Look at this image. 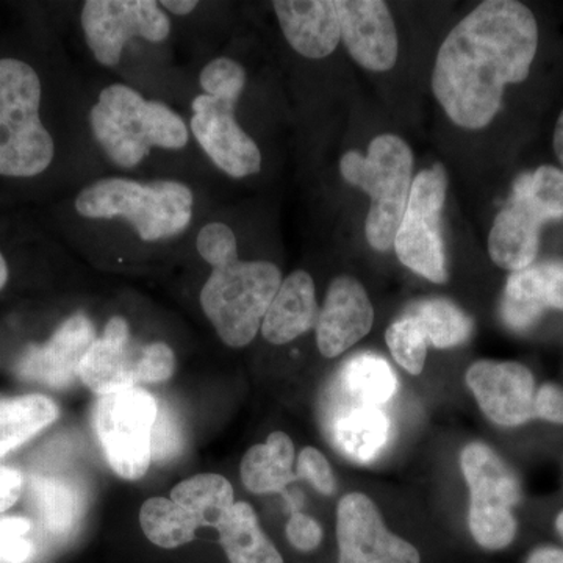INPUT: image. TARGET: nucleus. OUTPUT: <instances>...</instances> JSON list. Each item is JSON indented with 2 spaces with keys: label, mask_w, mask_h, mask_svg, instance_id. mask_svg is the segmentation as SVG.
<instances>
[{
  "label": "nucleus",
  "mask_w": 563,
  "mask_h": 563,
  "mask_svg": "<svg viewBox=\"0 0 563 563\" xmlns=\"http://www.w3.org/2000/svg\"><path fill=\"white\" fill-rule=\"evenodd\" d=\"M539 49V25L517 0H485L448 33L432 74V91L455 125L487 128L507 85L529 77Z\"/></svg>",
  "instance_id": "obj_1"
},
{
  "label": "nucleus",
  "mask_w": 563,
  "mask_h": 563,
  "mask_svg": "<svg viewBox=\"0 0 563 563\" xmlns=\"http://www.w3.org/2000/svg\"><path fill=\"white\" fill-rule=\"evenodd\" d=\"M92 135L114 165L131 169L152 147L179 151L187 146V124L166 103L146 101L128 85L103 88L90 111Z\"/></svg>",
  "instance_id": "obj_2"
},
{
  "label": "nucleus",
  "mask_w": 563,
  "mask_h": 563,
  "mask_svg": "<svg viewBox=\"0 0 563 563\" xmlns=\"http://www.w3.org/2000/svg\"><path fill=\"white\" fill-rule=\"evenodd\" d=\"M195 196L176 180L139 181L110 177L88 185L76 199V210L88 220L131 222L143 242L180 235L190 225Z\"/></svg>",
  "instance_id": "obj_3"
},
{
  "label": "nucleus",
  "mask_w": 563,
  "mask_h": 563,
  "mask_svg": "<svg viewBox=\"0 0 563 563\" xmlns=\"http://www.w3.org/2000/svg\"><path fill=\"white\" fill-rule=\"evenodd\" d=\"M340 173L347 184L372 198L365 222L369 246L390 251L412 191L413 154L409 144L393 133H384L372 141L368 154L346 152Z\"/></svg>",
  "instance_id": "obj_4"
},
{
  "label": "nucleus",
  "mask_w": 563,
  "mask_h": 563,
  "mask_svg": "<svg viewBox=\"0 0 563 563\" xmlns=\"http://www.w3.org/2000/svg\"><path fill=\"white\" fill-rule=\"evenodd\" d=\"M40 106L36 70L18 58H0V176L35 177L54 161V139L41 122Z\"/></svg>",
  "instance_id": "obj_5"
},
{
  "label": "nucleus",
  "mask_w": 563,
  "mask_h": 563,
  "mask_svg": "<svg viewBox=\"0 0 563 563\" xmlns=\"http://www.w3.org/2000/svg\"><path fill=\"white\" fill-rule=\"evenodd\" d=\"M563 218V172L540 166L515 180L512 196L499 211L488 235V252L499 268H529L539 254L543 224Z\"/></svg>",
  "instance_id": "obj_6"
},
{
  "label": "nucleus",
  "mask_w": 563,
  "mask_h": 563,
  "mask_svg": "<svg viewBox=\"0 0 563 563\" xmlns=\"http://www.w3.org/2000/svg\"><path fill=\"white\" fill-rule=\"evenodd\" d=\"M282 273L272 262L235 261L213 268L199 301L222 342L247 346L279 290Z\"/></svg>",
  "instance_id": "obj_7"
},
{
  "label": "nucleus",
  "mask_w": 563,
  "mask_h": 563,
  "mask_svg": "<svg viewBox=\"0 0 563 563\" xmlns=\"http://www.w3.org/2000/svg\"><path fill=\"white\" fill-rule=\"evenodd\" d=\"M461 466L472 492L468 525L473 539L484 550H504L518 531L514 507L520 504L523 492L517 474L483 443L465 446Z\"/></svg>",
  "instance_id": "obj_8"
},
{
  "label": "nucleus",
  "mask_w": 563,
  "mask_h": 563,
  "mask_svg": "<svg viewBox=\"0 0 563 563\" xmlns=\"http://www.w3.org/2000/svg\"><path fill=\"white\" fill-rule=\"evenodd\" d=\"M446 191L448 174L442 163H435L432 168L418 174L393 244L404 266L435 284L448 280L446 254L440 228Z\"/></svg>",
  "instance_id": "obj_9"
},
{
  "label": "nucleus",
  "mask_w": 563,
  "mask_h": 563,
  "mask_svg": "<svg viewBox=\"0 0 563 563\" xmlns=\"http://www.w3.org/2000/svg\"><path fill=\"white\" fill-rule=\"evenodd\" d=\"M157 407L154 396L139 387L101 396L96 404V433L118 476L136 481L150 470Z\"/></svg>",
  "instance_id": "obj_10"
},
{
  "label": "nucleus",
  "mask_w": 563,
  "mask_h": 563,
  "mask_svg": "<svg viewBox=\"0 0 563 563\" xmlns=\"http://www.w3.org/2000/svg\"><path fill=\"white\" fill-rule=\"evenodd\" d=\"M81 29L96 62L113 68L129 40L163 43L172 33V21L154 0H88Z\"/></svg>",
  "instance_id": "obj_11"
},
{
  "label": "nucleus",
  "mask_w": 563,
  "mask_h": 563,
  "mask_svg": "<svg viewBox=\"0 0 563 563\" xmlns=\"http://www.w3.org/2000/svg\"><path fill=\"white\" fill-rule=\"evenodd\" d=\"M339 563H421L412 543L388 531L376 504L363 493L343 496L336 507Z\"/></svg>",
  "instance_id": "obj_12"
},
{
  "label": "nucleus",
  "mask_w": 563,
  "mask_h": 563,
  "mask_svg": "<svg viewBox=\"0 0 563 563\" xmlns=\"http://www.w3.org/2000/svg\"><path fill=\"white\" fill-rule=\"evenodd\" d=\"M236 98L198 96L191 106V132L222 173L243 179L261 172L262 152L236 122Z\"/></svg>",
  "instance_id": "obj_13"
},
{
  "label": "nucleus",
  "mask_w": 563,
  "mask_h": 563,
  "mask_svg": "<svg viewBox=\"0 0 563 563\" xmlns=\"http://www.w3.org/2000/svg\"><path fill=\"white\" fill-rule=\"evenodd\" d=\"M466 385L488 420L503 428H518L533 420L536 379L518 362L481 361L466 372Z\"/></svg>",
  "instance_id": "obj_14"
},
{
  "label": "nucleus",
  "mask_w": 563,
  "mask_h": 563,
  "mask_svg": "<svg viewBox=\"0 0 563 563\" xmlns=\"http://www.w3.org/2000/svg\"><path fill=\"white\" fill-rule=\"evenodd\" d=\"M340 33L351 57L362 68L385 73L398 60V32L387 3L380 0H336Z\"/></svg>",
  "instance_id": "obj_15"
},
{
  "label": "nucleus",
  "mask_w": 563,
  "mask_h": 563,
  "mask_svg": "<svg viewBox=\"0 0 563 563\" xmlns=\"http://www.w3.org/2000/svg\"><path fill=\"white\" fill-rule=\"evenodd\" d=\"M92 322L74 314L63 322L49 342L31 346L16 365L18 376L52 388H65L79 377L80 365L96 342Z\"/></svg>",
  "instance_id": "obj_16"
},
{
  "label": "nucleus",
  "mask_w": 563,
  "mask_h": 563,
  "mask_svg": "<svg viewBox=\"0 0 563 563\" xmlns=\"http://www.w3.org/2000/svg\"><path fill=\"white\" fill-rule=\"evenodd\" d=\"M373 322V303L361 282L350 276L336 277L317 321L321 354L328 358L339 357L368 335Z\"/></svg>",
  "instance_id": "obj_17"
},
{
  "label": "nucleus",
  "mask_w": 563,
  "mask_h": 563,
  "mask_svg": "<svg viewBox=\"0 0 563 563\" xmlns=\"http://www.w3.org/2000/svg\"><path fill=\"white\" fill-rule=\"evenodd\" d=\"M548 309L563 312V261L543 262L510 274L501 301L506 325L512 331H528Z\"/></svg>",
  "instance_id": "obj_18"
},
{
  "label": "nucleus",
  "mask_w": 563,
  "mask_h": 563,
  "mask_svg": "<svg viewBox=\"0 0 563 563\" xmlns=\"http://www.w3.org/2000/svg\"><path fill=\"white\" fill-rule=\"evenodd\" d=\"M141 350L132 346L128 321L113 317L80 365L79 377L99 396L136 387V362Z\"/></svg>",
  "instance_id": "obj_19"
},
{
  "label": "nucleus",
  "mask_w": 563,
  "mask_h": 563,
  "mask_svg": "<svg viewBox=\"0 0 563 563\" xmlns=\"http://www.w3.org/2000/svg\"><path fill=\"white\" fill-rule=\"evenodd\" d=\"M273 7L285 40L302 57L320 60L339 46L336 0H277Z\"/></svg>",
  "instance_id": "obj_20"
},
{
  "label": "nucleus",
  "mask_w": 563,
  "mask_h": 563,
  "mask_svg": "<svg viewBox=\"0 0 563 563\" xmlns=\"http://www.w3.org/2000/svg\"><path fill=\"white\" fill-rule=\"evenodd\" d=\"M331 435L344 457L369 463L390 442V417L380 406L339 399V406L332 413Z\"/></svg>",
  "instance_id": "obj_21"
},
{
  "label": "nucleus",
  "mask_w": 563,
  "mask_h": 563,
  "mask_svg": "<svg viewBox=\"0 0 563 563\" xmlns=\"http://www.w3.org/2000/svg\"><path fill=\"white\" fill-rule=\"evenodd\" d=\"M317 291L312 276L298 269L282 280L272 306L262 322L263 339L272 344H287L317 325Z\"/></svg>",
  "instance_id": "obj_22"
},
{
  "label": "nucleus",
  "mask_w": 563,
  "mask_h": 563,
  "mask_svg": "<svg viewBox=\"0 0 563 563\" xmlns=\"http://www.w3.org/2000/svg\"><path fill=\"white\" fill-rule=\"evenodd\" d=\"M295 446L284 432H273L266 443L255 444L244 454L240 473L244 487L252 493H276L284 490L295 479L292 474Z\"/></svg>",
  "instance_id": "obj_23"
},
{
  "label": "nucleus",
  "mask_w": 563,
  "mask_h": 563,
  "mask_svg": "<svg viewBox=\"0 0 563 563\" xmlns=\"http://www.w3.org/2000/svg\"><path fill=\"white\" fill-rule=\"evenodd\" d=\"M217 531L231 563H284L247 503L233 504L231 512Z\"/></svg>",
  "instance_id": "obj_24"
},
{
  "label": "nucleus",
  "mask_w": 563,
  "mask_h": 563,
  "mask_svg": "<svg viewBox=\"0 0 563 563\" xmlns=\"http://www.w3.org/2000/svg\"><path fill=\"white\" fill-rule=\"evenodd\" d=\"M336 387L340 399L383 406L398 391V377L384 357L365 352L344 363Z\"/></svg>",
  "instance_id": "obj_25"
},
{
  "label": "nucleus",
  "mask_w": 563,
  "mask_h": 563,
  "mask_svg": "<svg viewBox=\"0 0 563 563\" xmlns=\"http://www.w3.org/2000/svg\"><path fill=\"white\" fill-rule=\"evenodd\" d=\"M173 501L198 521L199 528H220L233 507V488L220 474L203 473L174 488Z\"/></svg>",
  "instance_id": "obj_26"
},
{
  "label": "nucleus",
  "mask_w": 563,
  "mask_h": 563,
  "mask_svg": "<svg viewBox=\"0 0 563 563\" xmlns=\"http://www.w3.org/2000/svg\"><path fill=\"white\" fill-rule=\"evenodd\" d=\"M57 418V404L43 395L0 401V457L16 450Z\"/></svg>",
  "instance_id": "obj_27"
},
{
  "label": "nucleus",
  "mask_w": 563,
  "mask_h": 563,
  "mask_svg": "<svg viewBox=\"0 0 563 563\" xmlns=\"http://www.w3.org/2000/svg\"><path fill=\"white\" fill-rule=\"evenodd\" d=\"M140 525L144 536L165 550H174L190 543L199 529L198 521L190 512L173 499L162 496L147 499L141 506Z\"/></svg>",
  "instance_id": "obj_28"
},
{
  "label": "nucleus",
  "mask_w": 563,
  "mask_h": 563,
  "mask_svg": "<svg viewBox=\"0 0 563 563\" xmlns=\"http://www.w3.org/2000/svg\"><path fill=\"white\" fill-rule=\"evenodd\" d=\"M420 324L428 342L439 350L459 346L473 332V321L448 299H428L407 312Z\"/></svg>",
  "instance_id": "obj_29"
},
{
  "label": "nucleus",
  "mask_w": 563,
  "mask_h": 563,
  "mask_svg": "<svg viewBox=\"0 0 563 563\" xmlns=\"http://www.w3.org/2000/svg\"><path fill=\"white\" fill-rule=\"evenodd\" d=\"M33 498L44 528L54 536H65L76 525L80 512L79 496L70 485L51 477L32 481Z\"/></svg>",
  "instance_id": "obj_30"
},
{
  "label": "nucleus",
  "mask_w": 563,
  "mask_h": 563,
  "mask_svg": "<svg viewBox=\"0 0 563 563\" xmlns=\"http://www.w3.org/2000/svg\"><path fill=\"white\" fill-rule=\"evenodd\" d=\"M385 340L393 357L407 373L417 376L422 372L429 342L420 324L412 317L406 314L401 320L393 322L385 333Z\"/></svg>",
  "instance_id": "obj_31"
},
{
  "label": "nucleus",
  "mask_w": 563,
  "mask_h": 563,
  "mask_svg": "<svg viewBox=\"0 0 563 563\" xmlns=\"http://www.w3.org/2000/svg\"><path fill=\"white\" fill-rule=\"evenodd\" d=\"M199 85L206 95L214 98L240 99L246 85V70L232 58H214L202 69Z\"/></svg>",
  "instance_id": "obj_32"
},
{
  "label": "nucleus",
  "mask_w": 563,
  "mask_h": 563,
  "mask_svg": "<svg viewBox=\"0 0 563 563\" xmlns=\"http://www.w3.org/2000/svg\"><path fill=\"white\" fill-rule=\"evenodd\" d=\"M199 255L211 268H221L239 261V243L235 232L224 222H209L203 225L196 240Z\"/></svg>",
  "instance_id": "obj_33"
},
{
  "label": "nucleus",
  "mask_w": 563,
  "mask_h": 563,
  "mask_svg": "<svg viewBox=\"0 0 563 563\" xmlns=\"http://www.w3.org/2000/svg\"><path fill=\"white\" fill-rule=\"evenodd\" d=\"M184 450V437H181L179 422L166 404H158L157 418L151 437L152 461L168 462Z\"/></svg>",
  "instance_id": "obj_34"
},
{
  "label": "nucleus",
  "mask_w": 563,
  "mask_h": 563,
  "mask_svg": "<svg viewBox=\"0 0 563 563\" xmlns=\"http://www.w3.org/2000/svg\"><path fill=\"white\" fill-rule=\"evenodd\" d=\"M32 525L27 518H0V563H25L31 561L35 548L25 539Z\"/></svg>",
  "instance_id": "obj_35"
},
{
  "label": "nucleus",
  "mask_w": 563,
  "mask_h": 563,
  "mask_svg": "<svg viewBox=\"0 0 563 563\" xmlns=\"http://www.w3.org/2000/svg\"><path fill=\"white\" fill-rule=\"evenodd\" d=\"M176 369V357L166 343L155 342L141 347L136 362V385L161 384L172 379Z\"/></svg>",
  "instance_id": "obj_36"
},
{
  "label": "nucleus",
  "mask_w": 563,
  "mask_h": 563,
  "mask_svg": "<svg viewBox=\"0 0 563 563\" xmlns=\"http://www.w3.org/2000/svg\"><path fill=\"white\" fill-rule=\"evenodd\" d=\"M298 476L309 481L322 495L335 492L336 481L324 455L314 448H303L298 459Z\"/></svg>",
  "instance_id": "obj_37"
},
{
  "label": "nucleus",
  "mask_w": 563,
  "mask_h": 563,
  "mask_svg": "<svg viewBox=\"0 0 563 563\" xmlns=\"http://www.w3.org/2000/svg\"><path fill=\"white\" fill-rule=\"evenodd\" d=\"M288 542L302 553H310L317 550L322 542V529L314 518L309 515L295 512L288 520L287 528Z\"/></svg>",
  "instance_id": "obj_38"
},
{
  "label": "nucleus",
  "mask_w": 563,
  "mask_h": 563,
  "mask_svg": "<svg viewBox=\"0 0 563 563\" xmlns=\"http://www.w3.org/2000/svg\"><path fill=\"white\" fill-rule=\"evenodd\" d=\"M533 418L563 426V390L554 384L537 388L533 399Z\"/></svg>",
  "instance_id": "obj_39"
},
{
  "label": "nucleus",
  "mask_w": 563,
  "mask_h": 563,
  "mask_svg": "<svg viewBox=\"0 0 563 563\" xmlns=\"http://www.w3.org/2000/svg\"><path fill=\"white\" fill-rule=\"evenodd\" d=\"M22 485L24 479L18 470L0 466V512H5L20 499Z\"/></svg>",
  "instance_id": "obj_40"
},
{
  "label": "nucleus",
  "mask_w": 563,
  "mask_h": 563,
  "mask_svg": "<svg viewBox=\"0 0 563 563\" xmlns=\"http://www.w3.org/2000/svg\"><path fill=\"white\" fill-rule=\"evenodd\" d=\"M526 563H563V550L558 547L537 548Z\"/></svg>",
  "instance_id": "obj_41"
},
{
  "label": "nucleus",
  "mask_w": 563,
  "mask_h": 563,
  "mask_svg": "<svg viewBox=\"0 0 563 563\" xmlns=\"http://www.w3.org/2000/svg\"><path fill=\"white\" fill-rule=\"evenodd\" d=\"M199 3L196 0H163L161 7L163 10L172 11L177 16H187L198 9Z\"/></svg>",
  "instance_id": "obj_42"
},
{
  "label": "nucleus",
  "mask_w": 563,
  "mask_h": 563,
  "mask_svg": "<svg viewBox=\"0 0 563 563\" xmlns=\"http://www.w3.org/2000/svg\"><path fill=\"white\" fill-rule=\"evenodd\" d=\"M553 143L555 155H558L563 166V110L562 113L559 114L558 122H555Z\"/></svg>",
  "instance_id": "obj_43"
},
{
  "label": "nucleus",
  "mask_w": 563,
  "mask_h": 563,
  "mask_svg": "<svg viewBox=\"0 0 563 563\" xmlns=\"http://www.w3.org/2000/svg\"><path fill=\"white\" fill-rule=\"evenodd\" d=\"M7 280H9V265H7L3 255L0 254V290L5 287Z\"/></svg>",
  "instance_id": "obj_44"
},
{
  "label": "nucleus",
  "mask_w": 563,
  "mask_h": 563,
  "mask_svg": "<svg viewBox=\"0 0 563 563\" xmlns=\"http://www.w3.org/2000/svg\"><path fill=\"white\" fill-rule=\"evenodd\" d=\"M555 529H558L559 536H561L563 540V510L558 515V518H555Z\"/></svg>",
  "instance_id": "obj_45"
}]
</instances>
